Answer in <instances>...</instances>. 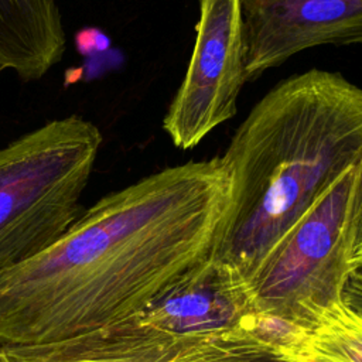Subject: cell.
<instances>
[{
    "label": "cell",
    "mask_w": 362,
    "mask_h": 362,
    "mask_svg": "<svg viewBox=\"0 0 362 362\" xmlns=\"http://www.w3.org/2000/svg\"><path fill=\"white\" fill-rule=\"evenodd\" d=\"M228 236L229 181L219 156L146 175L0 273V344H47L139 317L198 280Z\"/></svg>",
    "instance_id": "cell-1"
},
{
    "label": "cell",
    "mask_w": 362,
    "mask_h": 362,
    "mask_svg": "<svg viewBox=\"0 0 362 362\" xmlns=\"http://www.w3.org/2000/svg\"><path fill=\"white\" fill-rule=\"evenodd\" d=\"M229 181V236L221 259L250 281L297 219L362 161V88L308 69L276 83L219 156Z\"/></svg>",
    "instance_id": "cell-2"
},
{
    "label": "cell",
    "mask_w": 362,
    "mask_h": 362,
    "mask_svg": "<svg viewBox=\"0 0 362 362\" xmlns=\"http://www.w3.org/2000/svg\"><path fill=\"white\" fill-rule=\"evenodd\" d=\"M102 140L95 123L71 115L0 148V273L54 245L85 212Z\"/></svg>",
    "instance_id": "cell-3"
},
{
    "label": "cell",
    "mask_w": 362,
    "mask_h": 362,
    "mask_svg": "<svg viewBox=\"0 0 362 362\" xmlns=\"http://www.w3.org/2000/svg\"><path fill=\"white\" fill-rule=\"evenodd\" d=\"M362 201V161L344 173L280 238L250 279L256 315L301 325L342 300Z\"/></svg>",
    "instance_id": "cell-4"
},
{
    "label": "cell",
    "mask_w": 362,
    "mask_h": 362,
    "mask_svg": "<svg viewBox=\"0 0 362 362\" xmlns=\"http://www.w3.org/2000/svg\"><path fill=\"white\" fill-rule=\"evenodd\" d=\"M3 362H284L249 324L209 332H171L137 317L66 339L1 345Z\"/></svg>",
    "instance_id": "cell-5"
},
{
    "label": "cell",
    "mask_w": 362,
    "mask_h": 362,
    "mask_svg": "<svg viewBox=\"0 0 362 362\" xmlns=\"http://www.w3.org/2000/svg\"><path fill=\"white\" fill-rule=\"evenodd\" d=\"M195 40L163 130L181 150L197 147L238 112L246 76L240 0H198Z\"/></svg>",
    "instance_id": "cell-6"
},
{
    "label": "cell",
    "mask_w": 362,
    "mask_h": 362,
    "mask_svg": "<svg viewBox=\"0 0 362 362\" xmlns=\"http://www.w3.org/2000/svg\"><path fill=\"white\" fill-rule=\"evenodd\" d=\"M247 82L320 45L362 44V0H240Z\"/></svg>",
    "instance_id": "cell-7"
},
{
    "label": "cell",
    "mask_w": 362,
    "mask_h": 362,
    "mask_svg": "<svg viewBox=\"0 0 362 362\" xmlns=\"http://www.w3.org/2000/svg\"><path fill=\"white\" fill-rule=\"evenodd\" d=\"M256 314L247 279L218 259L198 280L157 301L137 320L171 332H209L247 324Z\"/></svg>",
    "instance_id": "cell-8"
},
{
    "label": "cell",
    "mask_w": 362,
    "mask_h": 362,
    "mask_svg": "<svg viewBox=\"0 0 362 362\" xmlns=\"http://www.w3.org/2000/svg\"><path fill=\"white\" fill-rule=\"evenodd\" d=\"M65 48L57 0H0V74L37 81L62 59Z\"/></svg>",
    "instance_id": "cell-9"
},
{
    "label": "cell",
    "mask_w": 362,
    "mask_h": 362,
    "mask_svg": "<svg viewBox=\"0 0 362 362\" xmlns=\"http://www.w3.org/2000/svg\"><path fill=\"white\" fill-rule=\"evenodd\" d=\"M274 348L284 362H362V317L338 300L301 325L284 322Z\"/></svg>",
    "instance_id": "cell-10"
},
{
    "label": "cell",
    "mask_w": 362,
    "mask_h": 362,
    "mask_svg": "<svg viewBox=\"0 0 362 362\" xmlns=\"http://www.w3.org/2000/svg\"><path fill=\"white\" fill-rule=\"evenodd\" d=\"M344 303L362 317V272H355L346 281L342 296Z\"/></svg>",
    "instance_id": "cell-11"
},
{
    "label": "cell",
    "mask_w": 362,
    "mask_h": 362,
    "mask_svg": "<svg viewBox=\"0 0 362 362\" xmlns=\"http://www.w3.org/2000/svg\"><path fill=\"white\" fill-rule=\"evenodd\" d=\"M351 263H352L354 272H362V201H361L358 216L355 221L352 249H351Z\"/></svg>",
    "instance_id": "cell-12"
},
{
    "label": "cell",
    "mask_w": 362,
    "mask_h": 362,
    "mask_svg": "<svg viewBox=\"0 0 362 362\" xmlns=\"http://www.w3.org/2000/svg\"><path fill=\"white\" fill-rule=\"evenodd\" d=\"M0 362H3V352H1V344H0Z\"/></svg>",
    "instance_id": "cell-13"
}]
</instances>
